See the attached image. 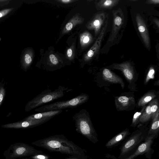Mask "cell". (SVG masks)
I'll return each mask as SVG.
<instances>
[{"mask_svg":"<svg viewBox=\"0 0 159 159\" xmlns=\"http://www.w3.org/2000/svg\"><path fill=\"white\" fill-rule=\"evenodd\" d=\"M32 143L51 151L70 155L81 154L76 145L65 138L59 136H51Z\"/></svg>","mask_w":159,"mask_h":159,"instance_id":"6da1fadb","label":"cell"},{"mask_svg":"<svg viewBox=\"0 0 159 159\" xmlns=\"http://www.w3.org/2000/svg\"><path fill=\"white\" fill-rule=\"evenodd\" d=\"M76 131L93 143L98 141V135L93 125L89 112L82 109L72 117Z\"/></svg>","mask_w":159,"mask_h":159,"instance_id":"7a4b0ae2","label":"cell"},{"mask_svg":"<svg viewBox=\"0 0 159 159\" xmlns=\"http://www.w3.org/2000/svg\"><path fill=\"white\" fill-rule=\"evenodd\" d=\"M148 128L146 125L139 124L137 129L134 131L120 148L118 159H123L133 152L147 137Z\"/></svg>","mask_w":159,"mask_h":159,"instance_id":"3957f363","label":"cell"},{"mask_svg":"<svg viewBox=\"0 0 159 159\" xmlns=\"http://www.w3.org/2000/svg\"><path fill=\"white\" fill-rule=\"evenodd\" d=\"M67 89L64 86H60L53 91L51 90H44L31 100L26 105L25 110L30 111L34 108L64 96L65 92Z\"/></svg>","mask_w":159,"mask_h":159,"instance_id":"277c9868","label":"cell"},{"mask_svg":"<svg viewBox=\"0 0 159 159\" xmlns=\"http://www.w3.org/2000/svg\"><path fill=\"white\" fill-rule=\"evenodd\" d=\"M89 96L87 94L82 93L72 99L65 101H58L42 106L36 109L34 111L43 112L51 111L62 110L76 107L87 102Z\"/></svg>","mask_w":159,"mask_h":159,"instance_id":"5b68a950","label":"cell"},{"mask_svg":"<svg viewBox=\"0 0 159 159\" xmlns=\"http://www.w3.org/2000/svg\"><path fill=\"white\" fill-rule=\"evenodd\" d=\"M42 152L26 144L19 143L11 145L5 151L3 156L6 159H16L19 157L35 155Z\"/></svg>","mask_w":159,"mask_h":159,"instance_id":"8992f818","label":"cell"},{"mask_svg":"<svg viewBox=\"0 0 159 159\" xmlns=\"http://www.w3.org/2000/svg\"><path fill=\"white\" fill-rule=\"evenodd\" d=\"M108 67L110 69L120 71L129 83L128 88L132 91H137L136 82L138 75L131 63L125 61L120 63H115Z\"/></svg>","mask_w":159,"mask_h":159,"instance_id":"52a82bcc","label":"cell"},{"mask_svg":"<svg viewBox=\"0 0 159 159\" xmlns=\"http://www.w3.org/2000/svg\"><path fill=\"white\" fill-rule=\"evenodd\" d=\"M157 138L153 134L148 135L145 140L133 152L126 157L122 159H134L139 156L144 155L149 159H151L154 150L152 148L154 139ZM112 159H116L114 156L111 157Z\"/></svg>","mask_w":159,"mask_h":159,"instance_id":"ba28073f","label":"cell"},{"mask_svg":"<svg viewBox=\"0 0 159 159\" xmlns=\"http://www.w3.org/2000/svg\"><path fill=\"white\" fill-rule=\"evenodd\" d=\"M115 103L118 111L133 110L136 103L134 95L133 92H125L115 97Z\"/></svg>","mask_w":159,"mask_h":159,"instance_id":"9c48e42d","label":"cell"},{"mask_svg":"<svg viewBox=\"0 0 159 159\" xmlns=\"http://www.w3.org/2000/svg\"><path fill=\"white\" fill-rule=\"evenodd\" d=\"M107 23L108 18L106 20L98 38L94 44L85 54L84 58L85 61H88L90 60L99 51L107 28Z\"/></svg>","mask_w":159,"mask_h":159,"instance_id":"30bf717a","label":"cell"},{"mask_svg":"<svg viewBox=\"0 0 159 159\" xmlns=\"http://www.w3.org/2000/svg\"><path fill=\"white\" fill-rule=\"evenodd\" d=\"M136 21L138 29L143 41L146 47L148 49L150 48V42L148 31L144 20L139 14L136 16Z\"/></svg>","mask_w":159,"mask_h":159,"instance_id":"8fae6325","label":"cell"},{"mask_svg":"<svg viewBox=\"0 0 159 159\" xmlns=\"http://www.w3.org/2000/svg\"><path fill=\"white\" fill-rule=\"evenodd\" d=\"M113 22L111 34L108 39V42L114 39L123 24L124 21L123 14L121 10H118L113 11Z\"/></svg>","mask_w":159,"mask_h":159,"instance_id":"7c38bea8","label":"cell"},{"mask_svg":"<svg viewBox=\"0 0 159 159\" xmlns=\"http://www.w3.org/2000/svg\"><path fill=\"white\" fill-rule=\"evenodd\" d=\"M105 15V12L98 13L93 17L87 25L88 29L94 30L95 37L98 36L101 32V29L103 24Z\"/></svg>","mask_w":159,"mask_h":159,"instance_id":"4fadbf2b","label":"cell"},{"mask_svg":"<svg viewBox=\"0 0 159 159\" xmlns=\"http://www.w3.org/2000/svg\"><path fill=\"white\" fill-rule=\"evenodd\" d=\"M62 112V110H59L43 112H39L38 113L28 116L24 120H36L44 121L46 122Z\"/></svg>","mask_w":159,"mask_h":159,"instance_id":"5bb4252c","label":"cell"},{"mask_svg":"<svg viewBox=\"0 0 159 159\" xmlns=\"http://www.w3.org/2000/svg\"><path fill=\"white\" fill-rule=\"evenodd\" d=\"M45 122L39 120H22L15 123H8L1 125V127L5 128H25L37 126Z\"/></svg>","mask_w":159,"mask_h":159,"instance_id":"9a60e30c","label":"cell"},{"mask_svg":"<svg viewBox=\"0 0 159 159\" xmlns=\"http://www.w3.org/2000/svg\"><path fill=\"white\" fill-rule=\"evenodd\" d=\"M102 77L105 80L111 83L119 84L122 89H124L125 84L123 79L110 69L106 68H104L102 70Z\"/></svg>","mask_w":159,"mask_h":159,"instance_id":"2e32d148","label":"cell"},{"mask_svg":"<svg viewBox=\"0 0 159 159\" xmlns=\"http://www.w3.org/2000/svg\"><path fill=\"white\" fill-rule=\"evenodd\" d=\"M130 134L129 130L126 128L114 136L106 144V147L108 148L115 147L126 139Z\"/></svg>","mask_w":159,"mask_h":159,"instance_id":"e0dca14e","label":"cell"},{"mask_svg":"<svg viewBox=\"0 0 159 159\" xmlns=\"http://www.w3.org/2000/svg\"><path fill=\"white\" fill-rule=\"evenodd\" d=\"M158 96V92L155 90L149 91L144 94L138 101L136 105V107L146 105L149 102Z\"/></svg>","mask_w":159,"mask_h":159,"instance_id":"ac0fdd59","label":"cell"},{"mask_svg":"<svg viewBox=\"0 0 159 159\" xmlns=\"http://www.w3.org/2000/svg\"><path fill=\"white\" fill-rule=\"evenodd\" d=\"M83 20L79 14L75 15L66 24L62 31V34H64L68 33L76 25L81 24Z\"/></svg>","mask_w":159,"mask_h":159,"instance_id":"d6986e66","label":"cell"},{"mask_svg":"<svg viewBox=\"0 0 159 159\" xmlns=\"http://www.w3.org/2000/svg\"><path fill=\"white\" fill-rule=\"evenodd\" d=\"M159 132V110L156 113L150 128L148 129V135L153 134L158 137Z\"/></svg>","mask_w":159,"mask_h":159,"instance_id":"ffe728a7","label":"cell"},{"mask_svg":"<svg viewBox=\"0 0 159 159\" xmlns=\"http://www.w3.org/2000/svg\"><path fill=\"white\" fill-rule=\"evenodd\" d=\"M80 42L82 47L89 45L93 42V38L91 34L88 31H85L80 35Z\"/></svg>","mask_w":159,"mask_h":159,"instance_id":"44dd1931","label":"cell"},{"mask_svg":"<svg viewBox=\"0 0 159 159\" xmlns=\"http://www.w3.org/2000/svg\"><path fill=\"white\" fill-rule=\"evenodd\" d=\"M150 106L151 104L150 102L148 103V105H146V107L140 119L139 124L146 125L145 124L151 119L152 113L150 110Z\"/></svg>","mask_w":159,"mask_h":159,"instance_id":"7402d4cb","label":"cell"},{"mask_svg":"<svg viewBox=\"0 0 159 159\" xmlns=\"http://www.w3.org/2000/svg\"><path fill=\"white\" fill-rule=\"evenodd\" d=\"M119 2V0H101L98 2L97 5L100 9H111Z\"/></svg>","mask_w":159,"mask_h":159,"instance_id":"603a6c76","label":"cell"},{"mask_svg":"<svg viewBox=\"0 0 159 159\" xmlns=\"http://www.w3.org/2000/svg\"><path fill=\"white\" fill-rule=\"evenodd\" d=\"M146 107V105L142 106L140 111L136 112L135 113L134 115L130 127H135L138 125L139 124L140 119Z\"/></svg>","mask_w":159,"mask_h":159,"instance_id":"cb8c5ba5","label":"cell"},{"mask_svg":"<svg viewBox=\"0 0 159 159\" xmlns=\"http://www.w3.org/2000/svg\"><path fill=\"white\" fill-rule=\"evenodd\" d=\"M151 106L150 110L152 113V120L154 117L157 111L159 110V102L158 98H156L150 102Z\"/></svg>","mask_w":159,"mask_h":159,"instance_id":"d4e9b609","label":"cell"},{"mask_svg":"<svg viewBox=\"0 0 159 159\" xmlns=\"http://www.w3.org/2000/svg\"><path fill=\"white\" fill-rule=\"evenodd\" d=\"M155 74V70L152 66L150 67L145 79L144 83L145 84H146L150 80L154 79Z\"/></svg>","mask_w":159,"mask_h":159,"instance_id":"484cf974","label":"cell"},{"mask_svg":"<svg viewBox=\"0 0 159 159\" xmlns=\"http://www.w3.org/2000/svg\"><path fill=\"white\" fill-rule=\"evenodd\" d=\"M6 90L4 84L0 82V108L5 97Z\"/></svg>","mask_w":159,"mask_h":159,"instance_id":"4316f807","label":"cell"},{"mask_svg":"<svg viewBox=\"0 0 159 159\" xmlns=\"http://www.w3.org/2000/svg\"><path fill=\"white\" fill-rule=\"evenodd\" d=\"M24 62L26 66H28L32 62V58L31 55L29 53H26L24 56Z\"/></svg>","mask_w":159,"mask_h":159,"instance_id":"83f0119b","label":"cell"},{"mask_svg":"<svg viewBox=\"0 0 159 159\" xmlns=\"http://www.w3.org/2000/svg\"><path fill=\"white\" fill-rule=\"evenodd\" d=\"M49 60L51 63L53 65L56 66L59 63V61L56 57L53 54H51L49 56Z\"/></svg>","mask_w":159,"mask_h":159,"instance_id":"f1b7e54d","label":"cell"},{"mask_svg":"<svg viewBox=\"0 0 159 159\" xmlns=\"http://www.w3.org/2000/svg\"><path fill=\"white\" fill-rule=\"evenodd\" d=\"M33 159H48L49 157L44 155L36 154L32 157Z\"/></svg>","mask_w":159,"mask_h":159,"instance_id":"f546056e","label":"cell"},{"mask_svg":"<svg viewBox=\"0 0 159 159\" xmlns=\"http://www.w3.org/2000/svg\"><path fill=\"white\" fill-rule=\"evenodd\" d=\"M73 48L72 46L69 48L66 52V55L67 57L70 59H71V58L74 55L73 52Z\"/></svg>","mask_w":159,"mask_h":159,"instance_id":"4dcf8cb0","label":"cell"},{"mask_svg":"<svg viewBox=\"0 0 159 159\" xmlns=\"http://www.w3.org/2000/svg\"><path fill=\"white\" fill-rule=\"evenodd\" d=\"M146 3L148 4H157L159 3V0H148L147 1Z\"/></svg>","mask_w":159,"mask_h":159,"instance_id":"1f68e13d","label":"cell"},{"mask_svg":"<svg viewBox=\"0 0 159 159\" xmlns=\"http://www.w3.org/2000/svg\"><path fill=\"white\" fill-rule=\"evenodd\" d=\"M58 1L62 3H68L70 2H72L74 1V0H58Z\"/></svg>","mask_w":159,"mask_h":159,"instance_id":"d6a6232c","label":"cell"},{"mask_svg":"<svg viewBox=\"0 0 159 159\" xmlns=\"http://www.w3.org/2000/svg\"><path fill=\"white\" fill-rule=\"evenodd\" d=\"M153 21L156 25H157V27L158 28L159 26V20L157 19H154Z\"/></svg>","mask_w":159,"mask_h":159,"instance_id":"836d02e7","label":"cell"},{"mask_svg":"<svg viewBox=\"0 0 159 159\" xmlns=\"http://www.w3.org/2000/svg\"><path fill=\"white\" fill-rule=\"evenodd\" d=\"M2 16V14L1 13H0V17Z\"/></svg>","mask_w":159,"mask_h":159,"instance_id":"e575fe53","label":"cell"},{"mask_svg":"<svg viewBox=\"0 0 159 159\" xmlns=\"http://www.w3.org/2000/svg\"><path fill=\"white\" fill-rule=\"evenodd\" d=\"M69 159H77L75 158H70Z\"/></svg>","mask_w":159,"mask_h":159,"instance_id":"d590c367","label":"cell"}]
</instances>
